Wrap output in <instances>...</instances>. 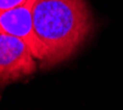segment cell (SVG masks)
Segmentation results:
<instances>
[{"label": "cell", "instance_id": "6da1fadb", "mask_svg": "<svg viewBox=\"0 0 123 110\" xmlns=\"http://www.w3.org/2000/svg\"><path fill=\"white\" fill-rule=\"evenodd\" d=\"M32 15L35 34L45 51V67L73 56L93 26L86 0H35Z\"/></svg>", "mask_w": 123, "mask_h": 110}, {"label": "cell", "instance_id": "7a4b0ae2", "mask_svg": "<svg viewBox=\"0 0 123 110\" xmlns=\"http://www.w3.org/2000/svg\"><path fill=\"white\" fill-rule=\"evenodd\" d=\"M35 59L25 42L0 31V85L32 75L36 71Z\"/></svg>", "mask_w": 123, "mask_h": 110}, {"label": "cell", "instance_id": "3957f363", "mask_svg": "<svg viewBox=\"0 0 123 110\" xmlns=\"http://www.w3.org/2000/svg\"><path fill=\"white\" fill-rule=\"evenodd\" d=\"M35 0H25L22 5L9 10L0 11V31L24 41L36 59L43 62V45L38 41L33 26L32 9Z\"/></svg>", "mask_w": 123, "mask_h": 110}, {"label": "cell", "instance_id": "277c9868", "mask_svg": "<svg viewBox=\"0 0 123 110\" xmlns=\"http://www.w3.org/2000/svg\"><path fill=\"white\" fill-rule=\"evenodd\" d=\"M25 0H0V11L9 10L22 5Z\"/></svg>", "mask_w": 123, "mask_h": 110}]
</instances>
